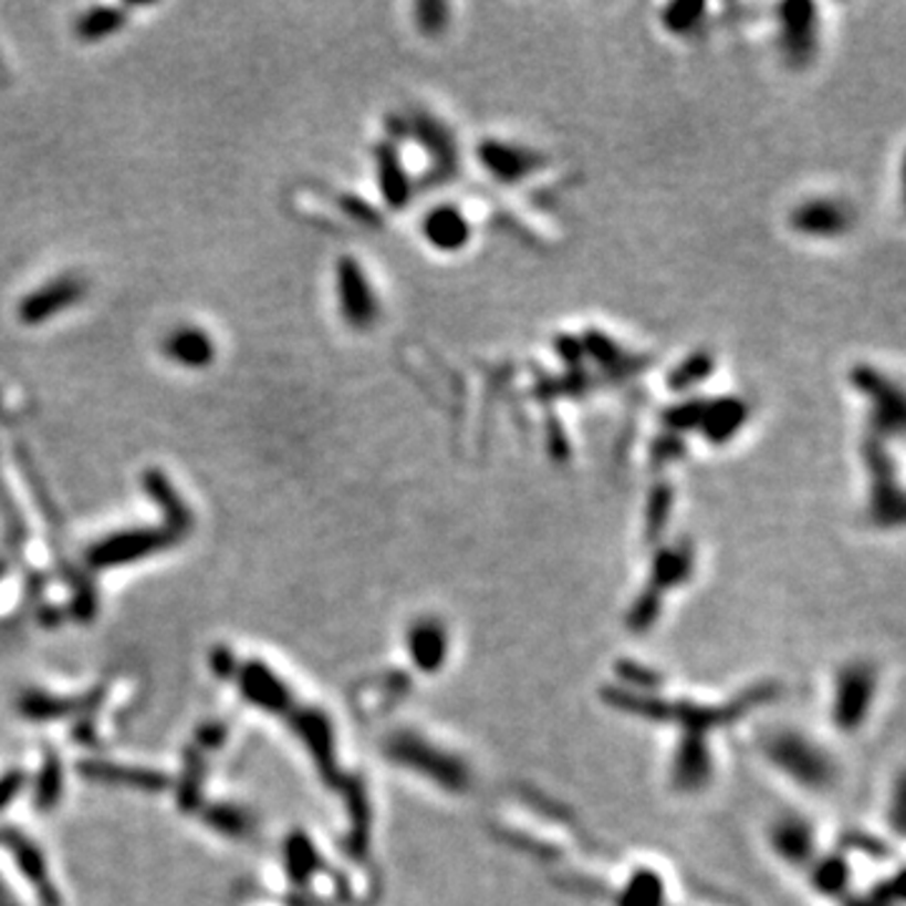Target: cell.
Here are the masks:
<instances>
[{
  "mask_svg": "<svg viewBox=\"0 0 906 906\" xmlns=\"http://www.w3.org/2000/svg\"><path fill=\"white\" fill-rule=\"evenodd\" d=\"M479 157H481L483 167H487L493 177H499V179L527 177V174H532L539 167V159L532 152L519 149V146H509V144L487 142L481 146Z\"/></svg>",
  "mask_w": 906,
  "mask_h": 906,
  "instance_id": "cell-18",
  "label": "cell"
},
{
  "mask_svg": "<svg viewBox=\"0 0 906 906\" xmlns=\"http://www.w3.org/2000/svg\"><path fill=\"white\" fill-rule=\"evenodd\" d=\"M79 773L86 775L88 781L126 785V789L149 791V793L164 791L169 785V778L157 773V771H144V768H124V766H114V763H104V761L79 763Z\"/></svg>",
  "mask_w": 906,
  "mask_h": 906,
  "instance_id": "cell-15",
  "label": "cell"
},
{
  "mask_svg": "<svg viewBox=\"0 0 906 906\" xmlns=\"http://www.w3.org/2000/svg\"><path fill=\"white\" fill-rule=\"evenodd\" d=\"M763 753L778 771L809 791H826L836 783L839 768L826 750L795 730H775L763 738Z\"/></svg>",
  "mask_w": 906,
  "mask_h": 906,
  "instance_id": "cell-3",
  "label": "cell"
},
{
  "mask_svg": "<svg viewBox=\"0 0 906 906\" xmlns=\"http://www.w3.org/2000/svg\"><path fill=\"white\" fill-rule=\"evenodd\" d=\"M174 539L179 537H174L169 529H129V532H116L88 549V562L101 566V570L122 566L144 560V556L159 552V549L171 546Z\"/></svg>",
  "mask_w": 906,
  "mask_h": 906,
  "instance_id": "cell-6",
  "label": "cell"
},
{
  "mask_svg": "<svg viewBox=\"0 0 906 906\" xmlns=\"http://www.w3.org/2000/svg\"><path fill=\"white\" fill-rule=\"evenodd\" d=\"M375 164H378L381 191L386 195L388 205L393 209L406 207L408 205V179H406V171H403L400 167L396 149L388 144L378 146V152H375Z\"/></svg>",
  "mask_w": 906,
  "mask_h": 906,
  "instance_id": "cell-21",
  "label": "cell"
},
{
  "mask_svg": "<svg viewBox=\"0 0 906 906\" xmlns=\"http://www.w3.org/2000/svg\"><path fill=\"white\" fill-rule=\"evenodd\" d=\"M876 670L868 663L841 667L834 690V722L841 733H856L864 726L876 695Z\"/></svg>",
  "mask_w": 906,
  "mask_h": 906,
  "instance_id": "cell-5",
  "label": "cell"
},
{
  "mask_svg": "<svg viewBox=\"0 0 906 906\" xmlns=\"http://www.w3.org/2000/svg\"><path fill=\"white\" fill-rule=\"evenodd\" d=\"M383 753L400 768L424 775L426 781L436 783L446 793H466L473 783L471 768L466 761L414 730H398V733L388 736L383 743Z\"/></svg>",
  "mask_w": 906,
  "mask_h": 906,
  "instance_id": "cell-2",
  "label": "cell"
},
{
  "mask_svg": "<svg viewBox=\"0 0 906 906\" xmlns=\"http://www.w3.org/2000/svg\"><path fill=\"white\" fill-rule=\"evenodd\" d=\"M81 708H84V700H59V698H49V695H43V692H31L29 698H23L21 702L23 716H29L33 720H51V718L71 716V712H76Z\"/></svg>",
  "mask_w": 906,
  "mask_h": 906,
  "instance_id": "cell-26",
  "label": "cell"
},
{
  "mask_svg": "<svg viewBox=\"0 0 906 906\" xmlns=\"http://www.w3.org/2000/svg\"><path fill=\"white\" fill-rule=\"evenodd\" d=\"M124 23H126V8L96 6V8H91L88 13L79 18L76 33L84 41H98V39H106V35L116 33Z\"/></svg>",
  "mask_w": 906,
  "mask_h": 906,
  "instance_id": "cell-24",
  "label": "cell"
},
{
  "mask_svg": "<svg viewBox=\"0 0 906 906\" xmlns=\"http://www.w3.org/2000/svg\"><path fill=\"white\" fill-rule=\"evenodd\" d=\"M692 572V549L688 544H675L660 549V554L653 562V574H649V587L635 600L633 610L627 615V627L633 633L643 635L660 617L663 594L670 592L677 584H683Z\"/></svg>",
  "mask_w": 906,
  "mask_h": 906,
  "instance_id": "cell-4",
  "label": "cell"
},
{
  "mask_svg": "<svg viewBox=\"0 0 906 906\" xmlns=\"http://www.w3.org/2000/svg\"><path fill=\"white\" fill-rule=\"evenodd\" d=\"M212 667H215V673L217 675H222V677H230L232 675V670H235V660H232V653L227 647H219V649H215V655H212Z\"/></svg>",
  "mask_w": 906,
  "mask_h": 906,
  "instance_id": "cell-34",
  "label": "cell"
},
{
  "mask_svg": "<svg viewBox=\"0 0 906 906\" xmlns=\"http://www.w3.org/2000/svg\"><path fill=\"white\" fill-rule=\"evenodd\" d=\"M617 906H665V884L660 874H655L653 868H639L629 876Z\"/></svg>",
  "mask_w": 906,
  "mask_h": 906,
  "instance_id": "cell-23",
  "label": "cell"
},
{
  "mask_svg": "<svg viewBox=\"0 0 906 906\" xmlns=\"http://www.w3.org/2000/svg\"><path fill=\"white\" fill-rule=\"evenodd\" d=\"M771 846L785 864L805 866L816 854V836L811 823L801 816H781L771 829Z\"/></svg>",
  "mask_w": 906,
  "mask_h": 906,
  "instance_id": "cell-11",
  "label": "cell"
},
{
  "mask_svg": "<svg viewBox=\"0 0 906 906\" xmlns=\"http://www.w3.org/2000/svg\"><path fill=\"white\" fill-rule=\"evenodd\" d=\"M710 373H712V358L708 353H698V355H692L690 361H685V365H680V368L673 373L670 386L677 390L690 388L695 386V381L708 378Z\"/></svg>",
  "mask_w": 906,
  "mask_h": 906,
  "instance_id": "cell-30",
  "label": "cell"
},
{
  "mask_svg": "<svg viewBox=\"0 0 906 906\" xmlns=\"http://www.w3.org/2000/svg\"><path fill=\"white\" fill-rule=\"evenodd\" d=\"M670 507H673L670 491H667V489L657 491L655 497H653V507H649V517H647L649 534H657V532H660V529L665 527L667 517H670Z\"/></svg>",
  "mask_w": 906,
  "mask_h": 906,
  "instance_id": "cell-32",
  "label": "cell"
},
{
  "mask_svg": "<svg viewBox=\"0 0 906 906\" xmlns=\"http://www.w3.org/2000/svg\"><path fill=\"white\" fill-rule=\"evenodd\" d=\"M86 295V282L76 278V274H63L51 282H45L39 290H33L29 298L21 302L18 313H21L23 323L39 325L43 320L63 313V310L76 305V302Z\"/></svg>",
  "mask_w": 906,
  "mask_h": 906,
  "instance_id": "cell-8",
  "label": "cell"
},
{
  "mask_svg": "<svg viewBox=\"0 0 906 906\" xmlns=\"http://www.w3.org/2000/svg\"><path fill=\"white\" fill-rule=\"evenodd\" d=\"M337 280V300H341V313L345 323L355 331H368L378 320V300L371 288L368 278L361 270V264L353 258L337 260L335 270Z\"/></svg>",
  "mask_w": 906,
  "mask_h": 906,
  "instance_id": "cell-7",
  "label": "cell"
},
{
  "mask_svg": "<svg viewBox=\"0 0 906 906\" xmlns=\"http://www.w3.org/2000/svg\"><path fill=\"white\" fill-rule=\"evenodd\" d=\"M781 43L791 59L803 61L816 49V8L809 3H789L781 8Z\"/></svg>",
  "mask_w": 906,
  "mask_h": 906,
  "instance_id": "cell-13",
  "label": "cell"
},
{
  "mask_svg": "<svg viewBox=\"0 0 906 906\" xmlns=\"http://www.w3.org/2000/svg\"><path fill=\"white\" fill-rule=\"evenodd\" d=\"M207 821L209 826L227 836H244L250 831V819L244 816V811H237L232 805H215L212 811H207Z\"/></svg>",
  "mask_w": 906,
  "mask_h": 906,
  "instance_id": "cell-29",
  "label": "cell"
},
{
  "mask_svg": "<svg viewBox=\"0 0 906 906\" xmlns=\"http://www.w3.org/2000/svg\"><path fill=\"white\" fill-rule=\"evenodd\" d=\"M746 416L748 410L740 400H718L712 406H705L700 428L712 441H726L738 431Z\"/></svg>",
  "mask_w": 906,
  "mask_h": 906,
  "instance_id": "cell-22",
  "label": "cell"
},
{
  "mask_svg": "<svg viewBox=\"0 0 906 906\" xmlns=\"http://www.w3.org/2000/svg\"><path fill=\"white\" fill-rule=\"evenodd\" d=\"M408 655L420 673H438L448 657V629L434 617L414 622L408 629Z\"/></svg>",
  "mask_w": 906,
  "mask_h": 906,
  "instance_id": "cell-9",
  "label": "cell"
},
{
  "mask_svg": "<svg viewBox=\"0 0 906 906\" xmlns=\"http://www.w3.org/2000/svg\"><path fill=\"white\" fill-rule=\"evenodd\" d=\"M0 906H18L15 899L11 896V892H8L3 886V882H0Z\"/></svg>",
  "mask_w": 906,
  "mask_h": 906,
  "instance_id": "cell-36",
  "label": "cell"
},
{
  "mask_svg": "<svg viewBox=\"0 0 906 906\" xmlns=\"http://www.w3.org/2000/svg\"><path fill=\"white\" fill-rule=\"evenodd\" d=\"M3 839L8 844V851H11L13 858H15L18 868H21V872L25 874V878H29V882L35 886V892H39V896L45 902V906H59L61 899H59L56 889H53L49 868H45L41 851L35 848L29 839L15 834V831H3Z\"/></svg>",
  "mask_w": 906,
  "mask_h": 906,
  "instance_id": "cell-16",
  "label": "cell"
},
{
  "mask_svg": "<svg viewBox=\"0 0 906 906\" xmlns=\"http://www.w3.org/2000/svg\"><path fill=\"white\" fill-rule=\"evenodd\" d=\"M285 864L288 874L295 884H305L310 876L317 872V851L310 844V839L305 834H292L285 844Z\"/></svg>",
  "mask_w": 906,
  "mask_h": 906,
  "instance_id": "cell-25",
  "label": "cell"
},
{
  "mask_svg": "<svg viewBox=\"0 0 906 906\" xmlns=\"http://www.w3.org/2000/svg\"><path fill=\"white\" fill-rule=\"evenodd\" d=\"M144 487L149 491V497L159 503V509L167 517V529L174 537H181L189 532L191 517L185 507V501H179L177 491L171 489V483L167 481V476L162 471H149L144 479Z\"/></svg>",
  "mask_w": 906,
  "mask_h": 906,
  "instance_id": "cell-20",
  "label": "cell"
},
{
  "mask_svg": "<svg viewBox=\"0 0 906 906\" xmlns=\"http://www.w3.org/2000/svg\"><path fill=\"white\" fill-rule=\"evenodd\" d=\"M848 884V864L841 856H829L813 866V886L826 896L844 894Z\"/></svg>",
  "mask_w": 906,
  "mask_h": 906,
  "instance_id": "cell-27",
  "label": "cell"
},
{
  "mask_svg": "<svg viewBox=\"0 0 906 906\" xmlns=\"http://www.w3.org/2000/svg\"><path fill=\"white\" fill-rule=\"evenodd\" d=\"M773 695H775V685L766 683V685H758V688L753 690L743 692L733 702L720 705V708H708V705H690V702H670V700L655 698V695H647V692H629L625 688L604 690L602 698L607 700L612 708L629 712V716H639V718H647L655 722H660V720L677 722L683 738H680V746H677V753L673 761V785L683 793H695V791L705 789L712 775V758H710V746H708L710 730L728 726V722L748 716L750 710L768 702Z\"/></svg>",
  "mask_w": 906,
  "mask_h": 906,
  "instance_id": "cell-1",
  "label": "cell"
},
{
  "mask_svg": "<svg viewBox=\"0 0 906 906\" xmlns=\"http://www.w3.org/2000/svg\"><path fill=\"white\" fill-rule=\"evenodd\" d=\"M61 785H63V771L56 756H49L43 763V771L39 775V789H35V805L43 811H49L56 805L61 799Z\"/></svg>",
  "mask_w": 906,
  "mask_h": 906,
  "instance_id": "cell-28",
  "label": "cell"
},
{
  "mask_svg": "<svg viewBox=\"0 0 906 906\" xmlns=\"http://www.w3.org/2000/svg\"><path fill=\"white\" fill-rule=\"evenodd\" d=\"M702 13V6H688V3H675L663 13V21L667 23V29L675 33L690 31L695 23H698V15Z\"/></svg>",
  "mask_w": 906,
  "mask_h": 906,
  "instance_id": "cell-31",
  "label": "cell"
},
{
  "mask_svg": "<svg viewBox=\"0 0 906 906\" xmlns=\"http://www.w3.org/2000/svg\"><path fill=\"white\" fill-rule=\"evenodd\" d=\"M424 232L428 237V242L444 252L461 250L469 240V222L456 207H438L431 215L426 217Z\"/></svg>",
  "mask_w": 906,
  "mask_h": 906,
  "instance_id": "cell-19",
  "label": "cell"
},
{
  "mask_svg": "<svg viewBox=\"0 0 906 906\" xmlns=\"http://www.w3.org/2000/svg\"><path fill=\"white\" fill-rule=\"evenodd\" d=\"M164 353L169 355L174 363L185 365V368H207L215 361V343L207 331L199 327H177L164 341Z\"/></svg>",
  "mask_w": 906,
  "mask_h": 906,
  "instance_id": "cell-17",
  "label": "cell"
},
{
  "mask_svg": "<svg viewBox=\"0 0 906 906\" xmlns=\"http://www.w3.org/2000/svg\"><path fill=\"white\" fill-rule=\"evenodd\" d=\"M848 222V207L841 205L839 199H811L795 209L791 217L793 230L809 237L844 235Z\"/></svg>",
  "mask_w": 906,
  "mask_h": 906,
  "instance_id": "cell-10",
  "label": "cell"
},
{
  "mask_svg": "<svg viewBox=\"0 0 906 906\" xmlns=\"http://www.w3.org/2000/svg\"><path fill=\"white\" fill-rule=\"evenodd\" d=\"M290 722H292V728L300 733V738L305 740V746L310 748V753H313L320 773H323L327 781H333V783L341 781L335 773L333 728H331V722H327V718L320 716V712L315 710H300L290 718Z\"/></svg>",
  "mask_w": 906,
  "mask_h": 906,
  "instance_id": "cell-12",
  "label": "cell"
},
{
  "mask_svg": "<svg viewBox=\"0 0 906 906\" xmlns=\"http://www.w3.org/2000/svg\"><path fill=\"white\" fill-rule=\"evenodd\" d=\"M201 746H219L225 740V728L222 726H205L199 730Z\"/></svg>",
  "mask_w": 906,
  "mask_h": 906,
  "instance_id": "cell-35",
  "label": "cell"
},
{
  "mask_svg": "<svg viewBox=\"0 0 906 906\" xmlns=\"http://www.w3.org/2000/svg\"><path fill=\"white\" fill-rule=\"evenodd\" d=\"M240 688L244 698L268 712H285L290 708V692L268 667L260 663H250L240 673Z\"/></svg>",
  "mask_w": 906,
  "mask_h": 906,
  "instance_id": "cell-14",
  "label": "cell"
},
{
  "mask_svg": "<svg viewBox=\"0 0 906 906\" xmlns=\"http://www.w3.org/2000/svg\"><path fill=\"white\" fill-rule=\"evenodd\" d=\"M23 781H25V775L18 773V771H11L8 775L0 778V809H3L6 803L13 801V795L21 791Z\"/></svg>",
  "mask_w": 906,
  "mask_h": 906,
  "instance_id": "cell-33",
  "label": "cell"
}]
</instances>
